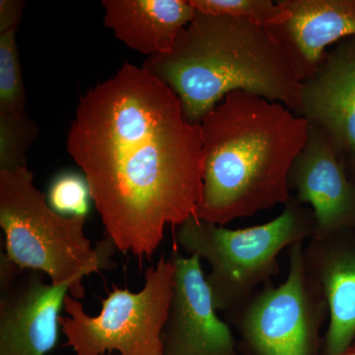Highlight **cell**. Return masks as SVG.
Masks as SVG:
<instances>
[{
    "label": "cell",
    "mask_w": 355,
    "mask_h": 355,
    "mask_svg": "<svg viewBox=\"0 0 355 355\" xmlns=\"http://www.w3.org/2000/svg\"><path fill=\"white\" fill-rule=\"evenodd\" d=\"M202 144L171 88L132 64L81 97L67 142L108 238L139 258L155 253L166 226L195 214Z\"/></svg>",
    "instance_id": "obj_1"
},
{
    "label": "cell",
    "mask_w": 355,
    "mask_h": 355,
    "mask_svg": "<svg viewBox=\"0 0 355 355\" xmlns=\"http://www.w3.org/2000/svg\"><path fill=\"white\" fill-rule=\"evenodd\" d=\"M203 174L193 216L225 225L291 198L288 175L309 125L277 102L243 91L203 118Z\"/></svg>",
    "instance_id": "obj_2"
},
{
    "label": "cell",
    "mask_w": 355,
    "mask_h": 355,
    "mask_svg": "<svg viewBox=\"0 0 355 355\" xmlns=\"http://www.w3.org/2000/svg\"><path fill=\"white\" fill-rule=\"evenodd\" d=\"M141 67L171 88L195 125L235 91L295 114L300 106L301 83L284 46L268 28L240 18L196 10L173 50L147 57Z\"/></svg>",
    "instance_id": "obj_3"
},
{
    "label": "cell",
    "mask_w": 355,
    "mask_h": 355,
    "mask_svg": "<svg viewBox=\"0 0 355 355\" xmlns=\"http://www.w3.org/2000/svg\"><path fill=\"white\" fill-rule=\"evenodd\" d=\"M85 218L60 216L51 209L28 167L0 171L6 256L21 270L46 273L55 286L69 284L76 299L84 297V277L108 268L116 248L107 237L93 249L84 232Z\"/></svg>",
    "instance_id": "obj_4"
},
{
    "label": "cell",
    "mask_w": 355,
    "mask_h": 355,
    "mask_svg": "<svg viewBox=\"0 0 355 355\" xmlns=\"http://www.w3.org/2000/svg\"><path fill=\"white\" fill-rule=\"evenodd\" d=\"M316 232L311 207L291 196L277 218L238 230L191 216L178 226L176 242L191 256L211 266L205 277L217 311L237 312L277 270V257L286 248L309 240Z\"/></svg>",
    "instance_id": "obj_5"
},
{
    "label": "cell",
    "mask_w": 355,
    "mask_h": 355,
    "mask_svg": "<svg viewBox=\"0 0 355 355\" xmlns=\"http://www.w3.org/2000/svg\"><path fill=\"white\" fill-rule=\"evenodd\" d=\"M174 261L161 257L146 270V284L137 293L114 286L96 317L86 314L67 294L69 317L60 324L67 347L76 355H164L162 335L169 316L175 284Z\"/></svg>",
    "instance_id": "obj_6"
},
{
    "label": "cell",
    "mask_w": 355,
    "mask_h": 355,
    "mask_svg": "<svg viewBox=\"0 0 355 355\" xmlns=\"http://www.w3.org/2000/svg\"><path fill=\"white\" fill-rule=\"evenodd\" d=\"M328 313L326 296L308 272L304 245L299 242L289 248L286 282L256 292L230 317L258 355H314Z\"/></svg>",
    "instance_id": "obj_7"
},
{
    "label": "cell",
    "mask_w": 355,
    "mask_h": 355,
    "mask_svg": "<svg viewBox=\"0 0 355 355\" xmlns=\"http://www.w3.org/2000/svg\"><path fill=\"white\" fill-rule=\"evenodd\" d=\"M0 259V355H46L55 349L69 284H44L38 273Z\"/></svg>",
    "instance_id": "obj_8"
},
{
    "label": "cell",
    "mask_w": 355,
    "mask_h": 355,
    "mask_svg": "<svg viewBox=\"0 0 355 355\" xmlns=\"http://www.w3.org/2000/svg\"><path fill=\"white\" fill-rule=\"evenodd\" d=\"M174 292L163 331L164 355H237L227 324L219 319L198 256L173 252Z\"/></svg>",
    "instance_id": "obj_9"
},
{
    "label": "cell",
    "mask_w": 355,
    "mask_h": 355,
    "mask_svg": "<svg viewBox=\"0 0 355 355\" xmlns=\"http://www.w3.org/2000/svg\"><path fill=\"white\" fill-rule=\"evenodd\" d=\"M289 191L311 205L316 217L313 237H326L355 228V183L328 135L309 125L305 146L288 175Z\"/></svg>",
    "instance_id": "obj_10"
},
{
    "label": "cell",
    "mask_w": 355,
    "mask_h": 355,
    "mask_svg": "<svg viewBox=\"0 0 355 355\" xmlns=\"http://www.w3.org/2000/svg\"><path fill=\"white\" fill-rule=\"evenodd\" d=\"M297 116L323 130L340 158L355 153V35L327 51L301 83Z\"/></svg>",
    "instance_id": "obj_11"
},
{
    "label": "cell",
    "mask_w": 355,
    "mask_h": 355,
    "mask_svg": "<svg viewBox=\"0 0 355 355\" xmlns=\"http://www.w3.org/2000/svg\"><path fill=\"white\" fill-rule=\"evenodd\" d=\"M286 19L268 28L284 46L299 81L314 74L327 48L355 35V0H282Z\"/></svg>",
    "instance_id": "obj_12"
},
{
    "label": "cell",
    "mask_w": 355,
    "mask_h": 355,
    "mask_svg": "<svg viewBox=\"0 0 355 355\" xmlns=\"http://www.w3.org/2000/svg\"><path fill=\"white\" fill-rule=\"evenodd\" d=\"M306 266L328 302L330 324L326 355H338L355 338V248L343 243V231L312 237L304 247Z\"/></svg>",
    "instance_id": "obj_13"
},
{
    "label": "cell",
    "mask_w": 355,
    "mask_h": 355,
    "mask_svg": "<svg viewBox=\"0 0 355 355\" xmlns=\"http://www.w3.org/2000/svg\"><path fill=\"white\" fill-rule=\"evenodd\" d=\"M104 24L128 48L147 55H165L195 17L184 0H104Z\"/></svg>",
    "instance_id": "obj_14"
},
{
    "label": "cell",
    "mask_w": 355,
    "mask_h": 355,
    "mask_svg": "<svg viewBox=\"0 0 355 355\" xmlns=\"http://www.w3.org/2000/svg\"><path fill=\"white\" fill-rule=\"evenodd\" d=\"M16 31L0 33V119H25L26 92Z\"/></svg>",
    "instance_id": "obj_15"
},
{
    "label": "cell",
    "mask_w": 355,
    "mask_h": 355,
    "mask_svg": "<svg viewBox=\"0 0 355 355\" xmlns=\"http://www.w3.org/2000/svg\"><path fill=\"white\" fill-rule=\"evenodd\" d=\"M197 11L209 15L231 16L270 28L286 19V11L279 1L270 0H189Z\"/></svg>",
    "instance_id": "obj_16"
},
{
    "label": "cell",
    "mask_w": 355,
    "mask_h": 355,
    "mask_svg": "<svg viewBox=\"0 0 355 355\" xmlns=\"http://www.w3.org/2000/svg\"><path fill=\"white\" fill-rule=\"evenodd\" d=\"M90 200L85 176L72 171L60 173L51 181L46 198L51 209L60 216L83 217L90 210Z\"/></svg>",
    "instance_id": "obj_17"
},
{
    "label": "cell",
    "mask_w": 355,
    "mask_h": 355,
    "mask_svg": "<svg viewBox=\"0 0 355 355\" xmlns=\"http://www.w3.org/2000/svg\"><path fill=\"white\" fill-rule=\"evenodd\" d=\"M24 6L25 2L21 0L0 1V33L18 29Z\"/></svg>",
    "instance_id": "obj_18"
},
{
    "label": "cell",
    "mask_w": 355,
    "mask_h": 355,
    "mask_svg": "<svg viewBox=\"0 0 355 355\" xmlns=\"http://www.w3.org/2000/svg\"><path fill=\"white\" fill-rule=\"evenodd\" d=\"M343 161L345 163L347 174H349L352 181L355 183V153L352 154V155L345 156Z\"/></svg>",
    "instance_id": "obj_19"
},
{
    "label": "cell",
    "mask_w": 355,
    "mask_h": 355,
    "mask_svg": "<svg viewBox=\"0 0 355 355\" xmlns=\"http://www.w3.org/2000/svg\"><path fill=\"white\" fill-rule=\"evenodd\" d=\"M338 355H355V345H352L349 349H345V352H340Z\"/></svg>",
    "instance_id": "obj_20"
},
{
    "label": "cell",
    "mask_w": 355,
    "mask_h": 355,
    "mask_svg": "<svg viewBox=\"0 0 355 355\" xmlns=\"http://www.w3.org/2000/svg\"><path fill=\"white\" fill-rule=\"evenodd\" d=\"M104 355H119V354H104Z\"/></svg>",
    "instance_id": "obj_21"
},
{
    "label": "cell",
    "mask_w": 355,
    "mask_h": 355,
    "mask_svg": "<svg viewBox=\"0 0 355 355\" xmlns=\"http://www.w3.org/2000/svg\"><path fill=\"white\" fill-rule=\"evenodd\" d=\"M354 345H355V338H354Z\"/></svg>",
    "instance_id": "obj_22"
}]
</instances>
